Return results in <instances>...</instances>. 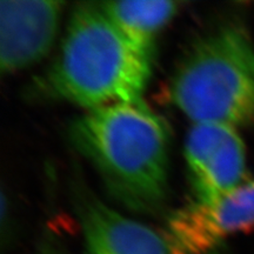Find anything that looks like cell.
Returning <instances> with one entry per match:
<instances>
[{"mask_svg": "<svg viewBox=\"0 0 254 254\" xmlns=\"http://www.w3.org/2000/svg\"><path fill=\"white\" fill-rule=\"evenodd\" d=\"M100 8L133 46L153 56L154 43L161 31L179 12L180 2L163 0L103 1Z\"/></svg>", "mask_w": 254, "mask_h": 254, "instance_id": "cell-7", "label": "cell"}, {"mask_svg": "<svg viewBox=\"0 0 254 254\" xmlns=\"http://www.w3.org/2000/svg\"><path fill=\"white\" fill-rule=\"evenodd\" d=\"M71 192L85 254H171L161 234L107 206L78 178Z\"/></svg>", "mask_w": 254, "mask_h": 254, "instance_id": "cell-5", "label": "cell"}, {"mask_svg": "<svg viewBox=\"0 0 254 254\" xmlns=\"http://www.w3.org/2000/svg\"><path fill=\"white\" fill-rule=\"evenodd\" d=\"M168 95L193 124L254 125V41L247 28L228 21L193 41L174 69Z\"/></svg>", "mask_w": 254, "mask_h": 254, "instance_id": "cell-3", "label": "cell"}, {"mask_svg": "<svg viewBox=\"0 0 254 254\" xmlns=\"http://www.w3.org/2000/svg\"><path fill=\"white\" fill-rule=\"evenodd\" d=\"M142 99L86 111L68 126V139L90 163L109 194L138 214L167 206L170 133Z\"/></svg>", "mask_w": 254, "mask_h": 254, "instance_id": "cell-1", "label": "cell"}, {"mask_svg": "<svg viewBox=\"0 0 254 254\" xmlns=\"http://www.w3.org/2000/svg\"><path fill=\"white\" fill-rule=\"evenodd\" d=\"M37 254H64V253L60 250L57 249L56 246L46 244V245H44L39 251H38Z\"/></svg>", "mask_w": 254, "mask_h": 254, "instance_id": "cell-10", "label": "cell"}, {"mask_svg": "<svg viewBox=\"0 0 254 254\" xmlns=\"http://www.w3.org/2000/svg\"><path fill=\"white\" fill-rule=\"evenodd\" d=\"M234 131L238 129L221 124H193L187 134L184 151L190 183L200 176L206 165Z\"/></svg>", "mask_w": 254, "mask_h": 254, "instance_id": "cell-9", "label": "cell"}, {"mask_svg": "<svg viewBox=\"0 0 254 254\" xmlns=\"http://www.w3.org/2000/svg\"><path fill=\"white\" fill-rule=\"evenodd\" d=\"M151 73L152 56L120 33L99 2H80L69 15L58 55L32 93L92 111L142 99Z\"/></svg>", "mask_w": 254, "mask_h": 254, "instance_id": "cell-2", "label": "cell"}, {"mask_svg": "<svg viewBox=\"0 0 254 254\" xmlns=\"http://www.w3.org/2000/svg\"><path fill=\"white\" fill-rule=\"evenodd\" d=\"M64 1L2 0L0 2V69L15 73L39 63L55 44Z\"/></svg>", "mask_w": 254, "mask_h": 254, "instance_id": "cell-6", "label": "cell"}, {"mask_svg": "<svg viewBox=\"0 0 254 254\" xmlns=\"http://www.w3.org/2000/svg\"><path fill=\"white\" fill-rule=\"evenodd\" d=\"M254 230V179L211 201H193L167 217L161 236L171 254H212L228 238Z\"/></svg>", "mask_w": 254, "mask_h": 254, "instance_id": "cell-4", "label": "cell"}, {"mask_svg": "<svg viewBox=\"0 0 254 254\" xmlns=\"http://www.w3.org/2000/svg\"><path fill=\"white\" fill-rule=\"evenodd\" d=\"M246 148L234 131L200 176L190 183L194 201H211L230 194L245 183Z\"/></svg>", "mask_w": 254, "mask_h": 254, "instance_id": "cell-8", "label": "cell"}]
</instances>
